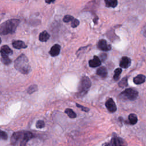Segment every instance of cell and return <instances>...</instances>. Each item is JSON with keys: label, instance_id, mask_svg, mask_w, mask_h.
<instances>
[{"label": "cell", "instance_id": "cell-1", "mask_svg": "<svg viewBox=\"0 0 146 146\" xmlns=\"http://www.w3.org/2000/svg\"><path fill=\"white\" fill-rule=\"evenodd\" d=\"M20 23L19 19H13L7 20L0 25V35L13 34L16 30Z\"/></svg>", "mask_w": 146, "mask_h": 146}, {"label": "cell", "instance_id": "cell-2", "mask_svg": "<svg viewBox=\"0 0 146 146\" xmlns=\"http://www.w3.org/2000/svg\"><path fill=\"white\" fill-rule=\"evenodd\" d=\"M14 67L16 70L23 74H28L31 70L29 60L23 54L21 55L15 60Z\"/></svg>", "mask_w": 146, "mask_h": 146}, {"label": "cell", "instance_id": "cell-3", "mask_svg": "<svg viewBox=\"0 0 146 146\" xmlns=\"http://www.w3.org/2000/svg\"><path fill=\"white\" fill-rule=\"evenodd\" d=\"M138 95L139 93L137 91L133 88H129L121 92L118 98L122 100H135L137 98Z\"/></svg>", "mask_w": 146, "mask_h": 146}, {"label": "cell", "instance_id": "cell-4", "mask_svg": "<svg viewBox=\"0 0 146 146\" xmlns=\"http://www.w3.org/2000/svg\"><path fill=\"white\" fill-rule=\"evenodd\" d=\"M103 146H127V143L124 139L113 133L111 140L105 143Z\"/></svg>", "mask_w": 146, "mask_h": 146}, {"label": "cell", "instance_id": "cell-5", "mask_svg": "<svg viewBox=\"0 0 146 146\" xmlns=\"http://www.w3.org/2000/svg\"><path fill=\"white\" fill-rule=\"evenodd\" d=\"M91 86V82L90 79L86 76H84L82 78L80 86L79 88V94L80 96H83L86 95L88 91L89 90Z\"/></svg>", "mask_w": 146, "mask_h": 146}, {"label": "cell", "instance_id": "cell-6", "mask_svg": "<svg viewBox=\"0 0 146 146\" xmlns=\"http://www.w3.org/2000/svg\"><path fill=\"white\" fill-rule=\"evenodd\" d=\"M98 48L104 51H108L111 49V46L108 44L105 39H100L97 44Z\"/></svg>", "mask_w": 146, "mask_h": 146}, {"label": "cell", "instance_id": "cell-7", "mask_svg": "<svg viewBox=\"0 0 146 146\" xmlns=\"http://www.w3.org/2000/svg\"><path fill=\"white\" fill-rule=\"evenodd\" d=\"M105 106L108 111L110 112H115L117 110L116 104L112 98H109L107 100L105 103Z\"/></svg>", "mask_w": 146, "mask_h": 146}, {"label": "cell", "instance_id": "cell-8", "mask_svg": "<svg viewBox=\"0 0 146 146\" xmlns=\"http://www.w3.org/2000/svg\"><path fill=\"white\" fill-rule=\"evenodd\" d=\"M33 137H34V135L31 132H29V131L24 132L23 135L22 137V140L21 141L20 146H27V141Z\"/></svg>", "mask_w": 146, "mask_h": 146}, {"label": "cell", "instance_id": "cell-9", "mask_svg": "<svg viewBox=\"0 0 146 146\" xmlns=\"http://www.w3.org/2000/svg\"><path fill=\"white\" fill-rule=\"evenodd\" d=\"M131 64V59L127 56H123L120 60L119 65L121 68H127Z\"/></svg>", "mask_w": 146, "mask_h": 146}, {"label": "cell", "instance_id": "cell-10", "mask_svg": "<svg viewBox=\"0 0 146 146\" xmlns=\"http://www.w3.org/2000/svg\"><path fill=\"white\" fill-rule=\"evenodd\" d=\"M23 133L24 132H22V131L14 132L11 137V140H10L11 144L12 145H15L17 143V142L19 140V139L21 137H22L23 135Z\"/></svg>", "mask_w": 146, "mask_h": 146}, {"label": "cell", "instance_id": "cell-11", "mask_svg": "<svg viewBox=\"0 0 146 146\" xmlns=\"http://www.w3.org/2000/svg\"><path fill=\"white\" fill-rule=\"evenodd\" d=\"M101 60L97 56H94L93 59L89 61V66L91 67H96L100 66Z\"/></svg>", "mask_w": 146, "mask_h": 146}, {"label": "cell", "instance_id": "cell-12", "mask_svg": "<svg viewBox=\"0 0 146 146\" xmlns=\"http://www.w3.org/2000/svg\"><path fill=\"white\" fill-rule=\"evenodd\" d=\"M60 51V46L58 44H54L51 48L50 51V54L52 56H55L59 55Z\"/></svg>", "mask_w": 146, "mask_h": 146}, {"label": "cell", "instance_id": "cell-13", "mask_svg": "<svg viewBox=\"0 0 146 146\" xmlns=\"http://www.w3.org/2000/svg\"><path fill=\"white\" fill-rule=\"evenodd\" d=\"M146 77L143 74H139L133 78V82L136 84H141L145 82Z\"/></svg>", "mask_w": 146, "mask_h": 146}, {"label": "cell", "instance_id": "cell-14", "mask_svg": "<svg viewBox=\"0 0 146 146\" xmlns=\"http://www.w3.org/2000/svg\"><path fill=\"white\" fill-rule=\"evenodd\" d=\"M96 74L103 78H106L108 75V72H107V68L103 66L100 67L99 68H98V70L96 71Z\"/></svg>", "mask_w": 146, "mask_h": 146}, {"label": "cell", "instance_id": "cell-15", "mask_svg": "<svg viewBox=\"0 0 146 146\" xmlns=\"http://www.w3.org/2000/svg\"><path fill=\"white\" fill-rule=\"evenodd\" d=\"M13 46L17 49L25 48L27 47V45L21 40H15L12 43Z\"/></svg>", "mask_w": 146, "mask_h": 146}, {"label": "cell", "instance_id": "cell-16", "mask_svg": "<svg viewBox=\"0 0 146 146\" xmlns=\"http://www.w3.org/2000/svg\"><path fill=\"white\" fill-rule=\"evenodd\" d=\"M137 117L135 113H130L128 116V121H126L127 124H131V125H135L137 122Z\"/></svg>", "mask_w": 146, "mask_h": 146}, {"label": "cell", "instance_id": "cell-17", "mask_svg": "<svg viewBox=\"0 0 146 146\" xmlns=\"http://www.w3.org/2000/svg\"><path fill=\"white\" fill-rule=\"evenodd\" d=\"M0 52L1 55H5L7 56H9V55H10L13 53V51L7 45H3V46H2Z\"/></svg>", "mask_w": 146, "mask_h": 146}, {"label": "cell", "instance_id": "cell-18", "mask_svg": "<svg viewBox=\"0 0 146 146\" xmlns=\"http://www.w3.org/2000/svg\"><path fill=\"white\" fill-rule=\"evenodd\" d=\"M50 38L49 34L46 31L42 32L39 36V39L41 42H46Z\"/></svg>", "mask_w": 146, "mask_h": 146}, {"label": "cell", "instance_id": "cell-19", "mask_svg": "<svg viewBox=\"0 0 146 146\" xmlns=\"http://www.w3.org/2000/svg\"><path fill=\"white\" fill-rule=\"evenodd\" d=\"M104 2L107 7L114 8L117 5V0H104Z\"/></svg>", "mask_w": 146, "mask_h": 146}, {"label": "cell", "instance_id": "cell-20", "mask_svg": "<svg viewBox=\"0 0 146 146\" xmlns=\"http://www.w3.org/2000/svg\"><path fill=\"white\" fill-rule=\"evenodd\" d=\"M122 72V70L120 68H117L114 71V74L113 76V79L114 80L117 81L120 78V75Z\"/></svg>", "mask_w": 146, "mask_h": 146}, {"label": "cell", "instance_id": "cell-21", "mask_svg": "<svg viewBox=\"0 0 146 146\" xmlns=\"http://www.w3.org/2000/svg\"><path fill=\"white\" fill-rule=\"evenodd\" d=\"M65 112L66 113V114L68 115V116L70 118H72V119H74V118H75L76 117V113L74 112V111L70 109V108H67L65 110Z\"/></svg>", "mask_w": 146, "mask_h": 146}, {"label": "cell", "instance_id": "cell-22", "mask_svg": "<svg viewBox=\"0 0 146 146\" xmlns=\"http://www.w3.org/2000/svg\"><path fill=\"white\" fill-rule=\"evenodd\" d=\"M2 56V62L6 65H8L11 63V60L9 58L7 55H1Z\"/></svg>", "mask_w": 146, "mask_h": 146}, {"label": "cell", "instance_id": "cell-23", "mask_svg": "<svg viewBox=\"0 0 146 146\" xmlns=\"http://www.w3.org/2000/svg\"><path fill=\"white\" fill-rule=\"evenodd\" d=\"M128 83H127V77L125 76L123 78L119 83H118V86L120 87H125L127 86Z\"/></svg>", "mask_w": 146, "mask_h": 146}, {"label": "cell", "instance_id": "cell-24", "mask_svg": "<svg viewBox=\"0 0 146 146\" xmlns=\"http://www.w3.org/2000/svg\"><path fill=\"white\" fill-rule=\"evenodd\" d=\"M38 90V87L35 84H33V85H31L30 86L28 89H27V93L29 94H31L33 93H34V92Z\"/></svg>", "mask_w": 146, "mask_h": 146}, {"label": "cell", "instance_id": "cell-25", "mask_svg": "<svg viewBox=\"0 0 146 146\" xmlns=\"http://www.w3.org/2000/svg\"><path fill=\"white\" fill-rule=\"evenodd\" d=\"M44 122L43 120H38L36 123V127L37 128H42L44 127Z\"/></svg>", "mask_w": 146, "mask_h": 146}, {"label": "cell", "instance_id": "cell-26", "mask_svg": "<svg viewBox=\"0 0 146 146\" xmlns=\"http://www.w3.org/2000/svg\"><path fill=\"white\" fill-rule=\"evenodd\" d=\"M74 18L70 15H66L63 18V21L64 22H69L70 21H72Z\"/></svg>", "mask_w": 146, "mask_h": 146}, {"label": "cell", "instance_id": "cell-27", "mask_svg": "<svg viewBox=\"0 0 146 146\" xmlns=\"http://www.w3.org/2000/svg\"><path fill=\"white\" fill-rule=\"evenodd\" d=\"M79 25V21L75 18H74L73 20L71 21V26L73 28L77 27Z\"/></svg>", "mask_w": 146, "mask_h": 146}, {"label": "cell", "instance_id": "cell-28", "mask_svg": "<svg viewBox=\"0 0 146 146\" xmlns=\"http://www.w3.org/2000/svg\"><path fill=\"white\" fill-rule=\"evenodd\" d=\"M0 138L3 140H6L7 139V134L5 131L0 130Z\"/></svg>", "mask_w": 146, "mask_h": 146}, {"label": "cell", "instance_id": "cell-29", "mask_svg": "<svg viewBox=\"0 0 146 146\" xmlns=\"http://www.w3.org/2000/svg\"><path fill=\"white\" fill-rule=\"evenodd\" d=\"M76 106H77L78 108H80L82 111H84V112H88L89 110H90L88 108L86 107H84V106H82V105H80V104H78V103H76Z\"/></svg>", "mask_w": 146, "mask_h": 146}, {"label": "cell", "instance_id": "cell-30", "mask_svg": "<svg viewBox=\"0 0 146 146\" xmlns=\"http://www.w3.org/2000/svg\"><path fill=\"white\" fill-rule=\"evenodd\" d=\"M107 58V55L106 54H101L100 55V59H102V61L104 60Z\"/></svg>", "mask_w": 146, "mask_h": 146}, {"label": "cell", "instance_id": "cell-31", "mask_svg": "<svg viewBox=\"0 0 146 146\" xmlns=\"http://www.w3.org/2000/svg\"><path fill=\"white\" fill-rule=\"evenodd\" d=\"M55 1V0H45L46 2L47 3H51V2H54Z\"/></svg>", "mask_w": 146, "mask_h": 146}, {"label": "cell", "instance_id": "cell-32", "mask_svg": "<svg viewBox=\"0 0 146 146\" xmlns=\"http://www.w3.org/2000/svg\"><path fill=\"white\" fill-rule=\"evenodd\" d=\"M144 35L146 37V30L144 31Z\"/></svg>", "mask_w": 146, "mask_h": 146}, {"label": "cell", "instance_id": "cell-33", "mask_svg": "<svg viewBox=\"0 0 146 146\" xmlns=\"http://www.w3.org/2000/svg\"><path fill=\"white\" fill-rule=\"evenodd\" d=\"M1 38H0V43H1Z\"/></svg>", "mask_w": 146, "mask_h": 146}]
</instances>
